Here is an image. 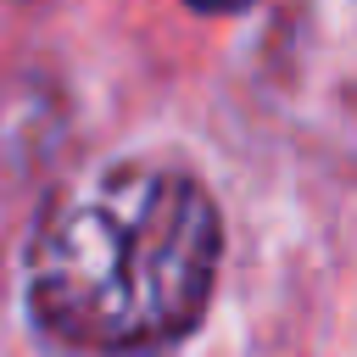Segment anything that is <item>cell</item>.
<instances>
[{
    "instance_id": "cell-2",
    "label": "cell",
    "mask_w": 357,
    "mask_h": 357,
    "mask_svg": "<svg viewBox=\"0 0 357 357\" xmlns=\"http://www.w3.org/2000/svg\"><path fill=\"white\" fill-rule=\"evenodd\" d=\"M195 11H212V17H229V11H245V0H190Z\"/></svg>"
},
{
    "instance_id": "cell-1",
    "label": "cell",
    "mask_w": 357,
    "mask_h": 357,
    "mask_svg": "<svg viewBox=\"0 0 357 357\" xmlns=\"http://www.w3.org/2000/svg\"><path fill=\"white\" fill-rule=\"evenodd\" d=\"M218 262L223 218L201 178L167 162H112L45 201L22 290L50 340L95 357H139L201 324Z\"/></svg>"
}]
</instances>
